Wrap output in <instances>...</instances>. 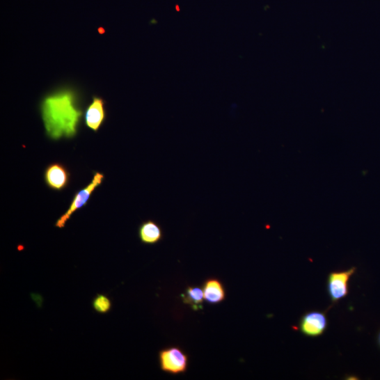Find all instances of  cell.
I'll return each instance as SVG.
<instances>
[{"mask_svg": "<svg viewBox=\"0 0 380 380\" xmlns=\"http://www.w3.org/2000/svg\"><path fill=\"white\" fill-rule=\"evenodd\" d=\"M40 110L48 138L56 141L76 137L84 112L75 90L62 88L47 94Z\"/></svg>", "mask_w": 380, "mask_h": 380, "instance_id": "cell-1", "label": "cell"}, {"mask_svg": "<svg viewBox=\"0 0 380 380\" xmlns=\"http://www.w3.org/2000/svg\"><path fill=\"white\" fill-rule=\"evenodd\" d=\"M104 177L102 173L95 172L91 182L74 195L69 209L56 221L54 226L60 229L65 228L72 215L88 204L92 194L102 184Z\"/></svg>", "mask_w": 380, "mask_h": 380, "instance_id": "cell-2", "label": "cell"}, {"mask_svg": "<svg viewBox=\"0 0 380 380\" xmlns=\"http://www.w3.org/2000/svg\"><path fill=\"white\" fill-rule=\"evenodd\" d=\"M159 363L163 372L173 375L180 374L187 370L189 356L179 347L172 346L159 351Z\"/></svg>", "mask_w": 380, "mask_h": 380, "instance_id": "cell-3", "label": "cell"}, {"mask_svg": "<svg viewBox=\"0 0 380 380\" xmlns=\"http://www.w3.org/2000/svg\"><path fill=\"white\" fill-rule=\"evenodd\" d=\"M356 268L352 267L347 271L331 272L328 278V292L333 303L345 298L349 292V283Z\"/></svg>", "mask_w": 380, "mask_h": 380, "instance_id": "cell-4", "label": "cell"}, {"mask_svg": "<svg viewBox=\"0 0 380 380\" xmlns=\"http://www.w3.org/2000/svg\"><path fill=\"white\" fill-rule=\"evenodd\" d=\"M328 324L325 312L310 311L301 317L299 330L306 337L318 338L326 332Z\"/></svg>", "mask_w": 380, "mask_h": 380, "instance_id": "cell-5", "label": "cell"}, {"mask_svg": "<svg viewBox=\"0 0 380 380\" xmlns=\"http://www.w3.org/2000/svg\"><path fill=\"white\" fill-rule=\"evenodd\" d=\"M71 180V174L65 165L60 162L49 164L44 171L46 185L54 191L61 192L65 189Z\"/></svg>", "mask_w": 380, "mask_h": 380, "instance_id": "cell-6", "label": "cell"}, {"mask_svg": "<svg viewBox=\"0 0 380 380\" xmlns=\"http://www.w3.org/2000/svg\"><path fill=\"white\" fill-rule=\"evenodd\" d=\"M106 117L105 101L100 97H93L84 113V122L88 129L97 133L104 124Z\"/></svg>", "mask_w": 380, "mask_h": 380, "instance_id": "cell-7", "label": "cell"}, {"mask_svg": "<svg viewBox=\"0 0 380 380\" xmlns=\"http://www.w3.org/2000/svg\"><path fill=\"white\" fill-rule=\"evenodd\" d=\"M138 237L142 244L155 245L164 239L161 226L154 220L143 221L138 228Z\"/></svg>", "mask_w": 380, "mask_h": 380, "instance_id": "cell-8", "label": "cell"}, {"mask_svg": "<svg viewBox=\"0 0 380 380\" xmlns=\"http://www.w3.org/2000/svg\"><path fill=\"white\" fill-rule=\"evenodd\" d=\"M205 300L209 304L222 303L226 298V290L223 283L218 278L207 279L203 286Z\"/></svg>", "mask_w": 380, "mask_h": 380, "instance_id": "cell-9", "label": "cell"}, {"mask_svg": "<svg viewBox=\"0 0 380 380\" xmlns=\"http://www.w3.org/2000/svg\"><path fill=\"white\" fill-rule=\"evenodd\" d=\"M184 303L191 306L195 310L203 309L205 300L203 287L189 286L181 295Z\"/></svg>", "mask_w": 380, "mask_h": 380, "instance_id": "cell-10", "label": "cell"}, {"mask_svg": "<svg viewBox=\"0 0 380 380\" xmlns=\"http://www.w3.org/2000/svg\"><path fill=\"white\" fill-rule=\"evenodd\" d=\"M92 306L96 312L104 315L111 311L112 301L106 294H97L92 301Z\"/></svg>", "mask_w": 380, "mask_h": 380, "instance_id": "cell-11", "label": "cell"}, {"mask_svg": "<svg viewBox=\"0 0 380 380\" xmlns=\"http://www.w3.org/2000/svg\"><path fill=\"white\" fill-rule=\"evenodd\" d=\"M378 343H379V345L380 347V332H379V335H378Z\"/></svg>", "mask_w": 380, "mask_h": 380, "instance_id": "cell-12", "label": "cell"}]
</instances>
